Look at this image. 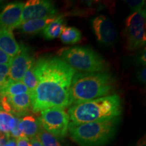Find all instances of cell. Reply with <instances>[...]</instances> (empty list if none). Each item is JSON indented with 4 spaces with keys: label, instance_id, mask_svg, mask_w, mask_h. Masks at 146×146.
<instances>
[{
    "label": "cell",
    "instance_id": "20",
    "mask_svg": "<svg viewBox=\"0 0 146 146\" xmlns=\"http://www.w3.org/2000/svg\"><path fill=\"white\" fill-rule=\"evenodd\" d=\"M36 136L38 137L43 146H62L58 139L45 131L41 125H40L39 133Z\"/></svg>",
    "mask_w": 146,
    "mask_h": 146
},
{
    "label": "cell",
    "instance_id": "22",
    "mask_svg": "<svg viewBox=\"0 0 146 146\" xmlns=\"http://www.w3.org/2000/svg\"><path fill=\"white\" fill-rule=\"evenodd\" d=\"M10 64H0V92L4 88L8 82Z\"/></svg>",
    "mask_w": 146,
    "mask_h": 146
},
{
    "label": "cell",
    "instance_id": "28",
    "mask_svg": "<svg viewBox=\"0 0 146 146\" xmlns=\"http://www.w3.org/2000/svg\"><path fill=\"white\" fill-rule=\"evenodd\" d=\"M138 64H141L143 65H145V49L138 56Z\"/></svg>",
    "mask_w": 146,
    "mask_h": 146
},
{
    "label": "cell",
    "instance_id": "12",
    "mask_svg": "<svg viewBox=\"0 0 146 146\" xmlns=\"http://www.w3.org/2000/svg\"><path fill=\"white\" fill-rule=\"evenodd\" d=\"M24 5L23 2L10 3L7 5L0 13V28L10 30L17 29Z\"/></svg>",
    "mask_w": 146,
    "mask_h": 146
},
{
    "label": "cell",
    "instance_id": "19",
    "mask_svg": "<svg viewBox=\"0 0 146 146\" xmlns=\"http://www.w3.org/2000/svg\"><path fill=\"white\" fill-rule=\"evenodd\" d=\"M17 118L10 113L0 111V131L10 137V131L15 127Z\"/></svg>",
    "mask_w": 146,
    "mask_h": 146
},
{
    "label": "cell",
    "instance_id": "17",
    "mask_svg": "<svg viewBox=\"0 0 146 146\" xmlns=\"http://www.w3.org/2000/svg\"><path fill=\"white\" fill-rule=\"evenodd\" d=\"M66 25L62 16H57L54 21L51 23L43 30V35L45 39L52 40L60 36Z\"/></svg>",
    "mask_w": 146,
    "mask_h": 146
},
{
    "label": "cell",
    "instance_id": "31",
    "mask_svg": "<svg viewBox=\"0 0 146 146\" xmlns=\"http://www.w3.org/2000/svg\"><path fill=\"white\" fill-rule=\"evenodd\" d=\"M6 141H6V140H5V137L0 138V146H3V145H4V144L6 143Z\"/></svg>",
    "mask_w": 146,
    "mask_h": 146
},
{
    "label": "cell",
    "instance_id": "27",
    "mask_svg": "<svg viewBox=\"0 0 146 146\" xmlns=\"http://www.w3.org/2000/svg\"><path fill=\"white\" fill-rule=\"evenodd\" d=\"M145 73H146V69L145 67H144L141 69V70L137 72V78L138 81L140 82V83L142 84H145Z\"/></svg>",
    "mask_w": 146,
    "mask_h": 146
},
{
    "label": "cell",
    "instance_id": "23",
    "mask_svg": "<svg viewBox=\"0 0 146 146\" xmlns=\"http://www.w3.org/2000/svg\"><path fill=\"white\" fill-rule=\"evenodd\" d=\"M125 1L129 5L131 10L133 11V12H137V11L143 9V5L145 3V1H143V0H127Z\"/></svg>",
    "mask_w": 146,
    "mask_h": 146
},
{
    "label": "cell",
    "instance_id": "14",
    "mask_svg": "<svg viewBox=\"0 0 146 146\" xmlns=\"http://www.w3.org/2000/svg\"><path fill=\"white\" fill-rule=\"evenodd\" d=\"M57 16L41 18V19L31 20L22 23L17 29H20L24 33L28 35H35L43 31L47 25L54 21Z\"/></svg>",
    "mask_w": 146,
    "mask_h": 146
},
{
    "label": "cell",
    "instance_id": "25",
    "mask_svg": "<svg viewBox=\"0 0 146 146\" xmlns=\"http://www.w3.org/2000/svg\"><path fill=\"white\" fill-rule=\"evenodd\" d=\"M12 58L0 50V64H10Z\"/></svg>",
    "mask_w": 146,
    "mask_h": 146
},
{
    "label": "cell",
    "instance_id": "8",
    "mask_svg": "<svg viewBox=\"0 0 146 146\" xmlns=\"http://www.w3.org/2000/svg\"><path fill=\"white\" fill-rule=\"evenodd\" d=\"M56 14L57 10L52 1L47 0H30L24 5L18 26L22 23L31 20L54 17L56 16Z\"/></svg>",
    "mask_w": 146,
    "mask_h": 146
},
{
    "label": "cell",
    "instance_id": "15",
    "mask_svg": "<svg viewBox=\"0 0 146 146\" xmlns=\"http://www.w3.org/2000/svg\"><path fill=\"white\" fill-rule=\"evenodd\" d=\"M20 125L24 135L29 139L36 136L39 133L40 127L39 120L33 116H25L21 118Z\"/></svg>",
    "mask_w": 146,
    "mask_h": 146
},
{
    "label": "cell",
    "instance_id": "6",
    "mask_svg": "<svg viewBox=\"0 0 146 146\" xmlns=\"http://www.w3.org/2000/svg\"><path fill=\"white\" fill-rule=\"evenodd\" d=\"M145 9L131 13L125 21L124 36L129 51L137 50L146 42Z\"/></svg>",
    "mask_w": 146,
    "mask_h": 146
},
{
    "label": "cell",
    "instance_id": "32",
    "mask_svg": "<svg viewBox=\"0 0 146 146\" xmlns=\"http://www.w3.org/2000/svg\"><path fill=\"white\" fill-rule=\"evenodd\" d=\"M137 146H146L145 145V140H144V141H142L141 143H139Z\"/></svg>",
    "mask_w": 146,
    "mask_h": 146
},
{
    "label": "cell",
    "instance_id": "26",
    "mask_svg": "<svg viewBox=\"0 0 146 146\" xmlns=\"http://www.w3.org/2000/svg\"><path fill=\"white\" fill-rule=\"evenodd\" d=\"M16 146H31V144L29 138L24 137L16 139Z\"/></svg>",
    "mask_w": 146,
    "mask_h": 146
},
{
    "label": "cell",
    "instance_id": "3",
    "mask_svg": "<svg viewBox=\"0 0 146 146\" xmlns=\"http://www.w3.org/2000/svg\"><path fill=\"white\" fill-rule=\"evenodd\" d=\"M121 112V99L114 94L72 106L68 114L71 123L81 125L114 119Z\"/></svg>",
    "mask_w": 146,
    "mask_h": 146
},
{
    "label": "cell",
    "instance_id": "7",
    "mask_svg": "<svg viewBox=\"0 0 146 146\" xmlns=\"http://www.w3.org/2000/svg\"><path fill=\"white\" fill-rule=\"evenodd\" d=\"M40 125L45 131L56 138H62L67 135L70 119L64 108H52L41 112L38 118Z\"/></svg>",
    "mask_w": 146,
    "mask_h": 146
},
{
    "label": "cell",
    "instance_id": "9",
    "mask_svg": "<svg viewBox=\"0 0 146 146\" xmlns=\"http://www.w3.org/2000/svg\"><path fill=\"white\" fill-rule=\"evenodd\" d=\"M34 58L25 45H21L18 54L12 58L9 69L8 78L12 81H22L24 75L33 66Z\"/></svg>",
    "mask_w": 146,
    "mask_h": 146
},
{
    "label": "cell",
    "instance_id": "2",
    "mask_svg": "<svg viewBox=\"0 0 146 146\" xmlns=\"http://www.w3.org/2000/svg\"><path fill=\"white\" fill-rule=\"evenodd\" d=\"M114 78L107 71L76 72L69 91V106L107 96L114 87Z\"/></svg>",
    "mask_w": 146,
    "mask_h": 146
},
{
    "label": "cell",
    "instance_id": "21",
    "mask_svg": "<svg viewBox=\"0 0 146 146\" xmlns=\"http://www.w3.org/2000/svg\"><path fill=\"white\" fill-rule=\"evenodd\" d=\"M22 82L26 85L27 88L29 89L31 93L33 92L36 88L38 83V80L36 78L35 73L34 72L33 67H31L27 71L24 75Z\"/></svg>",
    "mask_w": 146,
    "mask_h": 146
},
{
    "label": "cell",
    "instance_id": "24",
    "mask_svg": "<svg viewBox=\"0 0 146 146\" xmlns=\"http://www.w3.org/2000/svg\"><path fill=\"white\" fill-rule=\"evenodd\" d=\"M20 123H21V118H18L15 127H14V129H12L10 133V135H11V136L13 138L16 139H17L18 138L25 137L24 135L23 131H22L21 125H20Z\"/></svg>",
    "mask_w": 146,
    "mask_h": 146
},
{
    "label": "cell",
    "instance_id": "30",
    "mask_svg": "<svg viewBox=\"0 0 146 146\" xmlns=\"http://www.w3.org/2000/svg\"><path fill=\"white\" fill-rule=\"evenodd\" d=\"M3 146H16V139L14 138H8Z\"/></svg>",
    "mask_w": 146,
    "mask_h": 146
},
{
    "label": "cell",
    "instance_id": "10",
    "mask_svg": "<svg viewBox=\"0 0 146 146\" xmlns=\"http://www.w3.org/2000/svg\"><path fill=\"white\" fill-rule=\"evenodd\" d=\"M92 27L98 41L106 45H112L117 36L116 27L110 20L103 15L94 18Z\"/></svg>",
    "mask_w": 146,
    "mask_h": 146
},
{
    "label": "cell",
    "instance_id": "18",
    "mask_svg": "<svg viewBox=\"0 0 146 146\" xmlns=\"http://www.w3.org/2000/svg\"><path fill=\"white\" fill-rule=\"evenodd\" d=\"M60 37L64 43L74 44L81 41V33L75 27L65 26Z\"/></svg>",
    "mask_w": 146,
    "mask_h": 146
},
{
    "label": "cell",
    "instance_id": "1",
    "mask_svg": "<svg viewBox=\"0 0 146 146\" xmlns=\"http://www.w3.org/2000/svg\"><path fill=\"white\" fill-rule=\"evenodd\" d=\"M33 67L38 83L31 93L32 110L39 112L52 108L68 107L71 82L76 71L56 56L39 58Z\"/></svg>",
    "mask_w": 146,
    "mask_h": 146
},
{
    "label": "cell",
    "instance_id": "13",
    "mask_svg": "<svg viewBox=\"0 0 146 146\" xmlns=\"http://www.w3.org/2000/svg\"><path fill=\"white\" fill-rule=\"evenodd\" d=\"M0 50L12 58L20 52L21 45L16 41L12 30L0 28Z\"/></svg>",
    "mask_w": 146,
    "mask_h": 146
},
{
    "label": "cell",
    "instance_id": "4",
    "mask_svg": "<svg viewBox=\"0 0 146 146\" xmlns=\"http://www.w3.org/2000/svg\"><path fill=\"white\" fill-rule=\"evenodd\" d=\"M118 118L96 123L74 125L69 123L71 137L80 146H102L115 135Z\"/></svg>",
    "mask_w": 146,
    "mask_h": 146
},
{
    "label": "cell",
    "instance_id": "5",
    "mask_svg": "<svg viewBox=\"0 0 146 146\" xmlns=\"http://www.w3.org/2000/svg\"><path fill=\"white\" fill-rule=\"evenodd\" d=\"M60 59L74 70L82 72H103L107 70V62L99 54L86 47H71L58 52Z\"/></svg>",
    "mask_w": 146,
    "mask_h": 146
},
{
    "label": "cell",
    "instance_id": "11",
    "mask_svg": "<svg viewBox=\"0 0 146 146\" xmlns=\"http://www.w3.org/2000/svg\"><path fill=\"white\" fill-rule=\"evenodd\" d=\"M0 104L6 112H14L19 116L26 114L32 108L31 93L14 96H1Z\"/></svg>",
    "mask_w": 146,
    "mask_h": 146
},
{
    "label": "cell",
    "instance_id": "16",
    "mask_svg": "<svg viewBox=\"0 0 146 146\" xmlns=\"http://www.w3.org/2000/svg\"><path fill=\"white\" fill-rule=\"evenodd\" d=\"M29 93L31 91L23 82L12 81L9 78L5 87L0 92V96H14Z\"/></svg>",
    "mask_w": 146,
    "mask_h": 146
},
{
    "label": "cell",
    "instance_id": "29",
    "mask_svg": "<svg viewBox=\"0 0 146 146\" xmlns=\"http://www.w3.org/2000/svg\"><path fill=\"white\" fill-rule=\"evenodd\" d=\"M31 141V146H43L42 145L41 142L40 141V140L39 139L37 136L34 137L32 139H30Z\"/></svg>",
    "mask_w": 146,
    "mask_h": 146
}]
</instances>
